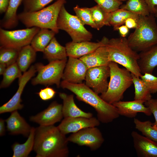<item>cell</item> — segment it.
I'll use <instances>...</instances> for the list:
<instances>
[{"label": "cell", "mask_w": 157, "mask_h": 157, "mask_svg": "<svg viewBox=\"0 0 157 157\" xmlns=\"http://www.w3.org/2000/svg\"><path fill=\"white\" fill-rule=\"evenodd\" d=\"M63 104L54 101L48 107L35 115L31 116L30 120L40 126L53 125L60 121L63 117L62 112Z\"/></svg>", "instance_id": "cell-15"}, {"label": "cell", "mask_w": 157, "mask_h": 157, "mask_svg": "<svg viewBox=\"0 0 157 157\" xmlns=\"http://www.w3.org/2000/svg\"><path fill=\"white\" fill-rule=\"evenodd\" d=\"M7 67L4 64L0 63V75L3 74Z\"/></svg>", "instance_id": "cell-46"}, {"label": "cell", "mask_w": 157, "mask_h": 157, "mask_svg": "<svg viewBox=\"0 0 157 157\" xmlns=\"http://www.w3.org/2000/svg\"><path fill=\"white\" fill-rule=\"evenodd\" d=\"M22 0H10L8 9L0 21L1 27L9 29L16 27L19 20L17 14V9Z\"/></svg>", "instance_id": "cell-23"}, {"label": "cell", "mask_w": 157, "mask_h": 157, "mask_svg": "<svg viewBox=\"0 0 157 157\" xmlns=\"http://www.w3.org/2000/svg\"><path fill=\"white\" fill-rule=\"evenodd\" d=\"M5 121L2 118L0 119V135L2 136L5 133L6 129L5 125Z\"/></svg>", "instance_id": "cell-45"}, {"label": "cell", "mask_w": 157, "mask_h": 157, "mask_svg": "<svg viewBox=\"0 0 157 157\" xmlns=\"http://www.w3.org/2000/svg\"><path fill=\"white\" fill-rule=\"evenodd\" d=\"M54 0H22L24 12H33L41 9Z\"/></svg>", "instance_id": "cell-36"}, {"label": "cell", "mask_w": 157, "mask_h": 157, "mask_svg": "<svg viewBox=\"0 0 157 157\" xmlns=\"http://www.w3.org/2000/svg\"><path fill=\"white\" fill-rule=\"evenodd\" d=\"M60 86L72 92L78 99L93 107L96 111L97 118L102 123L111 122L120 116L115 106L104 100L85 84L73 83L63 80Z\"/></svg>", "instance_id": "cell-2"}, {"label": "cell", "mask_w": 157, "mask_h": 157, "mask_svg": "<svg viewBox=\"0 0 157 157\" xmlns=\"http://www.w3.org/2000/svg\"><path fill=\"white\" fill-rule=\"evenodd\" d=\"M142 101L134 100L133 101H122L115 102L113 104L117 109L120 115L129 118H134L138 113H143L147 116L152 113L149 108L144 105Z\"/></svg>", "instance_id": "cell-18"}, {"label": "cell", "mask_w": 157, "mask_h": 157, "mask_svg": "<svg viewBox=\"0 0 157 157\" xmlns=\"http://www.w3.org/2000/svg\"><path fill=\"white\" fill-rule=\"evenodd\" d=\"M151 13L154 14V8L157 6V0H145Z\"/></svg>", "instance_id": "cell-44"}, {"label": "cell", "mask_w": 157, "mask_h": 157, "mask_svg": "<svg viewBox=\"0 0 157 157\" xmlns=\"http://www.w3.org/2000/svg\"><path fill=\"white\" fill-rule=\"evenodd\" d=\"M5 122L7 131L10 134H21L27 137L29 135L32 127L20 115L17 110L12 112Z\"/></svg>", "instance_id": "cell-19"}, {"label": "cell", "mask_w": 157, "mask_h": 157, "mask_svg": "<svg viewBox=\"0 0 157 157\" xmlns=\"http://www.w3.org/2000/svg\"><path fill=\"white\" fill-rule=\"evenodd\" d=\"M110 76L108 65L89 68L86 74L85 84L97 94H101L107 90Z\"/></svg>", "instance_id": "cell-11"}, {"label": "cell", "mask_w": 157, "mask_h": 157, "mask_svg": "<svg viewBox=\"0 0 157 157\" xmlns=\"http://www.w3.org/2000/svg\"><path fill=\"white\" fill-rule=\"evenodd\" d=\"M94 21L97 30H99L104 26H108V19L109 13L97 5L90 8Z\"/></svg>", "instance_id": "cell-34"}, {"label": "cell", "mask_w": 157, "mask_h": 157, "mask_svg": "<svg viewBox=\"0 0 157 157\" xmlns=\"http://www.w3.org/2000/svg\"><path fill=\"white\" fill-rule=\"evenodd\" d=\"M110 79L108 89L100 97L107 102L113 104L123 98L125 92L133 84L131 72L125 68L119 67L117 63L111 61Z\"/></svg>", "instance_id": "cell-6"}, {"label": "cell", "mask_w": 157, "mask_h": 157, "mask_svg": "<svg viewBox=\"0 0 157 157\" xmlns=\"http://www.w3.org/2000/svg\"><path fill=\"white\" fill-rule=\"evenodd\" d=\"M35 128L32 129L27 140L22 144L15 142L12 146L13 157H27L33 149Z\"/></svg>", "instance_id": "cell-28"}, {"label": "cell", "mask_w": 157, "mask_h": 157, "mask_svg": "<svg viewBox=\"0 0 157 157\" xmlns=\"http://www.w3.org/2000/svg\"><path fill=\"white\" fill-rule=\"evenodd\" d=\"M59 96L63 100L62 112L64 118L83 117L90 118L93 114L86 112L79 108L75 104L73 94L68 95L63 93H59Z\"/></svg>", "instance_id": "cell-20"}, {"label": "cell", "mask_w": 157, "mask_h": 157, "mask_svg": "<svg viewBox=\"0 0 157 157\" xmlns=\"http://www.w3.org/2000/svg\"><path fill=\"white\" fill-rule=\"evenodd\" d=\"M145 106L148 107L154 116L155 123L157 125V98L152 99L144 102Z\"/></svg>", "instance_id": "cell-40"}, {"label": "cell", "mask_w": 157, "mask_h": 157, "mask_svg": "<svg viewBox=\"0 0 157 157\" xmlns=\"http://www.w3.org/2000/svg\"><path fill=\"white\" fill-rule=\"evenodd\" d=\"M88 68L108 65L110 61L106 45L99 47L93 52L79 58Z\"/></svg>", "instance_id": "cell-21"}, {"label": "cell", "mask_w": 157, "mask_h": 157, "mask_svg": "<svg viewBox=\"0 0 157 157\" xmlns=\"http://www.w3.org/2000/svg\"><path fill=\"white\" fill-rule=\"evenodd\" d=\"M106 46L110 61L122 65L138 77L142 75L138 64L139 54L130 47L126 37L109 39Z\"/></svg>", "instance_id": "cell-3"}, {"label": "cell", "mask_w": 157, "mask_h": 157, "mask_svg": "<svg viewBox=\"0 0 157 157\" xmlns=\"http://www.w3.org/2000/svg\"><path fill=\"white\" fill-rule=\"evenodd\" d=\"M56 24L58 29L66 32L73 42L90 41L92 38V33L86 29L76 15L68 12L65 5L60 10Z\"/></svg>", "instance_id": "cell-7"}, {"label": "cell", "mask_w": 157, "mask_h": 157, "mask_svg": "<svg viewBox=\"0 0 157 157\" xmlns=\"http://www.w3.org/2000/svg\"><path fill=\"white\" fill-rule=\"evenodd\" d=\"M66 0H57L53 4L39 10L22 12L17 15L20 21L27 28L38 27L50 29L56 34L59 32L56 24L58 16Z\"/></svg>", "instance_id": "cell-4"}, {"label": "cell", "mask_w": 157, "mask_h": 157, "mask_svg": "<svg viewBox=\"0 0 157 157\" xmlns=\"http://www.w3.org/2000/svg\"><path fill=\"white\" fill-rule=\"evenodd\" d=\"M152 94L157 92V77L152 74L145 73L140 77Z\"/></svg>", "instance_id": "cell-38"}, {"label": "cell", "mask_w": 157, "mask_h": 157, "mask_svg": "<svg viewBox=\"0 0 157 157\" xmlns=\"http://www.w3.org/2000/svg\"><path fill=\"white\" fill-rule=\"evenodd\" d=\"M16 62L7 67L3 74V78L0 85L1 88L8 87L16 78L22 75Z\"/></svg>", "instance_id": "cell-32"}, {"label": "cell", "mask_w": 157, "mask_h": 157, "mask_svg": "<svg viewBox=\"0 0 157 157\" xmlns=\"http://www.w3.org/2000/svg\"><path fill=\"white\" fill-rule=\"evenodd\" d=\"M138 25L127 38L130 47L137 52L145 51L157 45V24L154 15L139 16Z\"/></svg>", "instance_id": "cell-5"}, {"label": "cell", "mask_w": 157, "mask_h": 157, "mask_svg": "<svg viewBox=\"0 0 157 157\" xmlns=\"http://www.w3.org/2000/svg\"><path fill=\"white\" fill-rule=\"evenodd\" d=\"M131 74L135 88L134 99L145 102L151 99V94L143 81L140 77L132 73Z\"/></svg>", "instance_id": "cell-29"}, {"label": "cell", "mask_w": 157, "mask_h": 157, "mask_svg": "<svg viewBox=\"0 0 157 157\" xmlns=\"http://www.w3.org/2000/svg\"><path fill=\"white\" fill-rule=\"evenodd\" d=\"M36 52L30 44L20 49L16 63L22 72L26 71L31 64L35 61Z\"/></svg>", "instance_id": "cell-26"}, {"label": "cell", "mask_w": 157, "mask_h": 157, "mask_svg": "<svg viewBox=\"0 0 157 157\" xmlns=\"http://www.w3.org/2000/svg\"><path fill=\"white\" fill-rule=\"evenodd\" d=\"M154 15L155 17H157V6L155 7Z\"/></svg>", "instance_id": "cell-47"}, {"label": "cell", "mask_w": 157, "mask_h": 157, "mask_svg": "<svg viewBox=\"0 0 157 157\" xmlns=\"http://www.w3.org/2000/svg\"><path fill=\"white\" fill-rule=\"evenodd\" d=\"M117 30L122 37H126L129 32V29L125 25H122L118 28Z\"/></svg>", "instance_id": "cell-43"}, {"label": "cell", "mask_w": 157, "mask_h": 157, "mask_svg": "<svg viewBox=\"0 0 157 157\" xmlns=\"http://www.w3.org/2000/svg\"><path fill=\"white\" fill-rule=\"evenodd\" d=\"M67 61L66 59L49 62L46 65L41 63H36L35 66L38 74L31 80V84L34 85L55 84L57 87H60Z\"/></svg>", "instance_id": "cell-8"}, {"label": "cell", "mask_w": 157, "mask_h": 157, "mask_svg": "<svg viewBox=\"0 0 157 157\" xmlns=\"http://www.w3.org/2000/svg\"><path fill=\"white\" fill-rule=\"evenodd\" d=\"M108 40V38L104 36L97 42L90 41L78 42L72 41L67 42L65 46L67 56L79 58L93 52L99 47L106 45Z\"/></svg>", "instance_id": "cell-16"}, {"label": "cell", "mask_w": 157, "mask_h": 157, "mask_svg": "<svg viewBox=\"0 0 157 157\" xmlns=\"http://www.w3.org/2000/svg\"><path fill=\"white\" fill-rule=\"evenodd\" d=\"M76 15L82 24L88 25L97 29L96 26L94 21L90 8L80 7L77 5L73 8Z\"/></svg>", "instance_id": "cell-35"}, {"label": "cell", "mask_w": 157, "mask_h": 157, "mask_svg": "<svg viewBox=\"0 0 157 157\" xmlns=\"http://www.w3.org/2000/svg\"><path fill=\"white\" fill-rule=\"evenodd\" d=\"M67 139L68 142L88 147L93 151L99 149L104 141L102 133L97 127L82 129L72 133L67 138Z\"/></svg>", "instance_id": "cell-10"}, {"label": "cell", "mask_w": 157, "mask_h": 157, "mask_svg": "<svg viewBox=\"0 0 157 157\" xmlns=\"http://www.w3.org/2000/svg\"><path fill=\"white\" fill-rule=\"evenodd\" d=\"M133 146L137 154L140 157H157V142L135 131L131 133Z\"/></svg>", "instance_id": "cell-17"}, {"label": "cell", "mask_w": 157, "mask_h": 157, "mask_svg": "<svg viewBox=\"0 0 157 157\" xmlns=\"http://www.w3.org/2000/svg\"><path fill=\"white\" fill-rule=\"evenodd\" d=\"M134 123L136 129L140 131L142 135L157 142V125L149 120L141 121L135 118Z\"/></svg>", "instance_id": "cell-30"}, {"label": "cell", "mask_w": 157, "mask_h": 157, "mask_svg": "<svg viewBox=\"0 0 157 157\" xmlns=\"http://www.w3.org/2000/svg\"><path fill=\"white\" fill-rule=\"evenodd\" d=\"M139 55L138 64L142 74H152L157 66V45L140 52Z\"/></svg>", "instance_id": "cell-22"}, {"label": "cell", "mask_w": 157, "mask_h": 157, "mask_svg": "<svg viewBox=\"0 0 157 157\" xmlns=\"http://www.w3.org/2000/svg\"><path fill=\"white\" fill-rule=\"evenodd\" d=\"M40 28L38 27L15 30L0 28V47L20 49L30 44L35 35Z\"/></svg>", "instance_id": "cell-9"}, {"label": "cell", "mask_w": 157, "mask_h": 157, "mask_svg": "<svg viewBox=\"0 0 157 157\" xmlns=\"http://www.w3.org/2000/svg\"><path fill=\"white\" fill-rule=\"evenodd\" d=\"M56 34L50 29L41 28L33 38L30 45L36 52H43Z\"/></svg>", "instance_id": "cell-25"}, {"label": "cell", "mask_w": 157, "mask_h": 157, "mask_svg": "<svg viewBox=\"0 0 157 157\" xmlns=\"http://www.w3.org/2000/svg\"><path fill=\"white\" fill-rule=\"evenodd\" d=\"M43 53L44 58L49 62L67 59V57L65 47L60 44L55 37L51 39Z\"/></svg>", "instance_id": "cell-24"}, {"label": "cell", "mask_w": 157, "mask_h": 157, "mask_svg": "<svg viewBox=\"0 0 157 157\" xmlns=\"http://www.w3.org/2000/svg\"><path fill=\"white\" fill-rule=\"evenodd\" d=\"M10 0H0V13H5L8 7Z\"/></svg>", "instance_id": "cell-42"}, {"label": "cell", "mask_w": 157, "mask_h": 157, "mask_svg": "<svg viewBox=\"0 0 157 157\" xmlns=\"http://www.w3.org/2000/svg\"><path fill=\"white\" fill-rule=\"evenodd\" d=\"M21 49L0 47V63L7 67L16 62Z\"/></svg>", "instance_id": "cell-33"}, {"label": "cell", "mask_w": 157, "mask_h": 157, "mask_svg": "<svg viewBox=\"0 0 157 157\" xmlns=\"http://www.w3.org/2000/svg\"><path fill=\"white\" fill-rule=\"evenodd\" d=\"M103 9L110 13L120 8L123 4L122 1L117 0H93Z\"/></svg>", "instance_id": "cell-37"}, {"label": "cell", "mask_w": 157, "mask_h": 157, "mask_svg": "<svg viewBox=\"0 0 157 157\" xmlns=\"http://www.w3.org/2000/svg\"><path fill=\"white\" fill-rule=\"evenodd\" d=\"M118 0V1H120L123 2V1H127V0Z\"/></svg>", "instance_id": "cell-48"}, {"label": "cell", "mask_w": 157, "mask_h": 157, "mask_svg": "<svg viewBox=\"0 0 157 157\" xmlns=\"http://www.w3.org/2000/svg\"><path fill=\"white\" fill-rule=\"evenodd\" d=\"M120 8L140 15L148 16L151 14L145 0H127L126 3L122 4Z\"/></svg>", "instance_id": "cell-31"}, {"label": "cell", "mask_w": 157, "mask_h": 157, "mask_svg": "<svg viewBox=\"0 0 157 157\" xmlns=\"http://www.w3.org/2000/svg\"><path fill=\"white\" fill-rule=\"evenodd\" d=\"M140 15L126 10L119 8L110 13L108 19V26H112L115 30L125 24L126 20L130 17L135 18L137 20Z\"/></svg>", "instance_id": "cell-27"}, {"label": "cell", "mask_w": 157, "mask_h": 157, "mask_svg": "<svg viewBox=\"0 0 157 157\" xmlns=\"http://www.w3.org/2000/svg\"><path fill=\"white\" fill-rule=\"evenodd\" d=\"M68 142L58 126H40L35 128L33 150L36 157H67Z\"/></svg>", "instance_id": "cell-1"}, {"label": "cell", "mask_w": 157, "mask_h": 157, "mask_svg": "<svg viewBox=\"0 0 157 157\" xmlns=\"http://www.w3.org/2000/svg\"><path fill=\"white\" fill-rule=\"evenodd\" d=\"M100 124V121L94 117H68L64 118L57 126L60 132L66 135L76 132L86 128L97 127Z\"/></svg>", "instance_id": "cell-14"}, {"label": "cell", "mask_w": 157, "mask_h": 157, "mask_svg": "<svg viewBox=\"0 0 157 157\" xmlns=\"http://www.w3.org/2000/svg\"><path fill=\"white\" fill-rule=\"evenodd\" d=\"M88 69L84 63L79 58L69 57L62 79L72 83H82L85 80Z\"/></svg>", "instance_id": "cell-13"}, {"label": "cell", "mask_w": 157, "mask_h": 157, "mask_svg": "<svg viewBox=\"0 0 157 157\" xmlns=\"http://www.w3.org/2000/svg\"><path fill=\"white\" fill-rule=\"evenodd\" d=\"M137 20L132 17L128 18L125 21V25L129 28H135L138 25Z\"/></svg>", "instance_id": "cell-41"}, {"label": "cell", "mask_w": 157, "mask_h": 157, "mask_svg": "<svg viewBox=\"0 0 157 157\" xmlns=\"http://www.w3.org/2000/svg\"><path fill=\"white\" fill-rule=\"evenodd\" d=\"M56 92L52 88L48 86L41 89L37 94L42 100L46 101L52 99L55 96Z\"/></svg>", "instance_id": "cell-39"}, {"label": "cell", "mask_w": 157, "mask_h": 157, "mask_svg": "<svg viewBox=\"0 0 157 157\" xmlns=\"http://www.w3.org/2000/svg\"><path fill=\"white\" fill-rule=\"evenodd\" d=\"M37 70L35 65L31 66L28 71L23 73L19 78V87L13 97L6 103L0 107L1 114L8 112H12L15 110L22 109L24 106L21 103L22 101L21 97L26 85L29 80L35 76Z\"/></svg>", "instance_id": "cell-12"}]
</instances>
